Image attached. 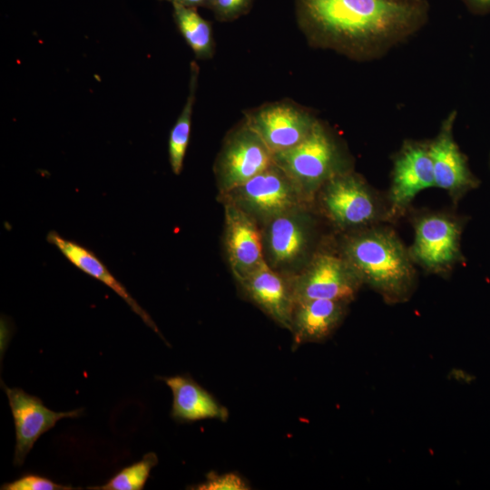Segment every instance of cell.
Returning <instances> with one entry per match:
<instances>
[{"label":"cell","instance_id":"3","mask_svg":"<svg viewBox=\"0 0 490 490\" xmlns=\"http://www.w3.org/2000/svg\"><path fill=\"white\" fill-rule=\"evenodd\" d=\"M273 160L307 201L331 178L350 171L338 142L319 120L302 142L274 153Z\"/></svg>","mask_w":490,"mask_h":490},{"label":"cell","instance_id":"1","mask_svg":"<svg viewBox=\"0 0 490 490\" xmlns=\"http://www.w3.org/2000/svg\"><path fill=\"white\" fill-rule=\"evenodd\" d=\"M299 27L312 47L368 60L419 30L426 0H294Z\"/></svg>","mask_w":490,"mask_h":490},{"label":"cell","instance_id":"25","mask_svg":"<svg viewBox=\"0 0 490 490\" xmlns=\"http://www.w3.org/2000/svg\"><path fill=\"white\" fill-rule=\"evenodd\" d=\"M171 3L172 5H180L186 7L198 8L205 7L211 9L212 0H161Z\"/></svg>","mask_w":490,"mask_h":490},{"label":"cell","instance_id":"14","mask_svg":"<svg viewBox=\"0 0 490 490\" xmlns=\"http://www.w3.org/2000/svg\"><path fill=\"white\" fill-rule=\"evenodd\" d=\"M456 115V112L450 113L444 120L436 137L428 142L436 187L446 191L455 201L477 185L466 157L454 140L453 125Z\"/></svg>","mask_w":490,"mask_h":490},{"label":"cell","instance_id":"5","mask_svg":"<svg viewBox=\"0 0 490 490\" xmlns=\"http://www.w3.org/2000/svg\"><path fill=\"white\" fill-rule=\"evenodd\" d=\"M220 197L223 201L244 211L258 223H264L308 202L288 175L274 162Z\"/></svg>","mask_w":490,"mask_h":490},{"label":"cell","instance_id":"20","mask_svg":"<svg viewBox=\"0 0 490 490\" xmlns=\"http://www.w3.org/2000/svg\"><path fill=\"white\" fill-rule=\"evenodd\" d=\"M189 94L186 103L172 126L168 142L169 162L172 171L179 175L183 167V161L188 148L191 133V117L195 103L200 68L192 61L190 68Z\"/></svg>","mask_w":490,"mask_h":490},{"label":"cell","instance_id":"16","mask_svg":"<svg viewBox=\"0 0 490 490\" xmlns=\"http://www.w3.org/2000/svg\"><path fill=\"white\" fill-rule=\"evenodd\" d=\"M348 304L324 299L295 303L290 328L294 345L322 342L328 338L343 321Z\"/></svg>","mask_w":490,"mask_h":490},{"label":"cell","instance_id":"19","mask_svg":"<svg viewBox=\"0 0 490 490\" xmlns=\"http://www.w3.org/2000/svg\"><path fill=\"white\" fill-rule=\"evenodd\" d=\"M172 14L180 34L196 58L211 59L215 53L211 24L197 12V8L172 5Z\"/></svg>","mask_w":490,"mask_h":490},{"label":"cell","instance_id":"12","mask_svg":"<svg viewBox=\"0 0 490 490\" xmlns=\"http://www.w3.org/2000/svg\"><path fill=\"white\" fill-rule=\"evenodd\" d=\"M434 186L428 142H406L394 161L388 195L389 217L403 212L418 192Z\"/></svg>","mask_w":490,"mask_h":490},{"label":"cell","instance_id":"13","mask_svg":"<svg viewBox=\"0 0 490 490\" xmlns=\"http://www.w3.org/2000/svg\"><path fill=\"white\" fill-rule=\"evenodd\" d=\"M224 203V244L230 269L240 279L265 261L258 222L236 205Z\"/></svg>","mask_w":490,"mask_h":490},{"label":"cell","instance_id":"24","mask_svg":"<svg viewBox=\"0 0 490 490\" xmlns=\"http://www.w3.org/2000/svg\"><path fill=\"white\" fill-rule=\"evenodd\" d=\"M2 490H71L70 485H64L53 482L47 477L37 475H24L18 479L5 483L1 486Z\"/></svg>","mask_w":490,"mask_h":490},{"label":"cell","instance_id":"9","mask_svg":"<svg viewBox=\"0 0 490 490\" xmlns=\"http://www.w3.org/2000/svg\"><path fill=\"white\" fill-rule=\"evenodd\" d=\"M415 238L408 250L414 263L435 274H446L462 259L461 225L444 213H426L414 221Z\"/></svg>","mask_w":490,"mask_h":490},{"label":"cell","instance_id":"2","mask_svg":"<svg viewBox=\"0 0 490 490\" xmlns=\"http://www.w3.org/2000/svg\"><path fill=\"white\" fill-rule=\"evenodd\" d=\"M341 254L363 284L387 303H403L413 295L416 285L414 262L393 230L375 225L357 230L344 238Z\"/></svg>","mask_w":490,"mask_h":490},{"label":"cell","instance_id":"18","mask_svg":"<svg viewBox=\"0 0 490 490\" xmlns=\"http://www.w3.org/2000/svg\"><path fill=\"white\" fill-rule=\"evenodd\" d=\"M172 392L171 416L177 422L227 420L229 412L211 394L187 376L162 377Z\"/></svg>","mask_w":490,"mask_h":490},{"label":"cell","instance_id":"22","mask_svg":"<svg viewBox=\"0 0 490 490\" xmlns=\"http://www.w3.org/2000/svg\"><path fill=\"white\" fill-rule=\"evenodd\" d=\"M254 0H212L211 10L220 22H231L247 15Z\"/></svg>","mask_w":490,"mask_h":490},{"label":"cell","instance_id":"7","mask_svg":"<svg viewBox=\"0 0 490 490\" xmlns=\"http://www.w3.org/2000/svg\"><path fill=\"white\" fill-rule=\"evenodd\" d=\"M289 282L295 303L317 299L350 303L363 284L341 253L329 252L314 254Z\"/></svg>","mask_w":490,"mask_h":490},{"label":"cell","instance_id":"23","mask_svg":"<svg viewBox=\"0 0 490 490\" xmlns=\"http://www.w3.org/2000/svg\"><path fill=\"white\" fill-rule=\"evenodd\" d=\"M198 490H247L249 485L235 473L216 474L209 473L206 480L191 487Z\"/></svg>","mask_w":490,"mask_h":490},{"label":"cell","instance_id":"4","mask_svg":"<svg viewBox=\"0 0 490 490\" xmlns=\"http://www.w3.org/2000/svg\"><path fill=\"white\" fill-rule=\"evenodd\" d=\"M318 192L324 214L339 229L357 230L389 217L378 195L351 171L331 178Z\"/></svg>","mask_w":490,"mask_h":490},{"label":"cell","instance_id":"6","mask_svg":"<svg viewBox=\"0 0 490 490\" xmlns=\"http://www.w3.org/2000/svg\"><path fill=\"white\" fill-rule=\"evenodd\" d=\"M274 162L273 152L243 119L226 135L213 165L220 196Z\"/></svg>","mask_w":490,"mask_h":490},{"label":"cell","instance_id":"21","mask_svg":"<svg viewBox=\"0 0 490 490\" xmlns=\"http://www.w3.org/2000/svg\"><path fill=\"white\" fill-rule=\"evenodd\" d=\"M158 457L150 452L140 461L124 467L103 485L88 487L93 490H142L150 472L157 465Z\"/></svg>","mask_w":490,"mask_h":490},{"label":"cell","instance_id":"26","mask_svg":"<svg viewBox=\"0 0 490 490\" xmlns=\"http://www.w3.org/2000/svg\"><path fill=\"white\" fill-rule=\"evenodd\" d=\"M475 13L483 14L490 11V0H462Z\"/></svg>","mask_w":490,"mask_h":490},{"label":"cell","instance_id":"10","mask_svg":"<svg viewBox=\"0 0 490 490\" xmlns=\"http://www.w3.org/2000/svg\"><path fill=\"white\" fill-rule=\"evenodd\" d=\"M244 120L273 154L302 142L318 122L309 109L288 99L250 109Z\"/></svg>","mask_w":490,"mask_h":490},{"label":"cell","instance_id":"11","mask_svg":"<svg viewBox=\"0 0 490 490\" xmlns=\"http://www.w3.org/2000/svg\"><path fill=\"white\" fill-rule=\"evenodd\" d=\"M12 411L16 444L14 465L22 466L36 440L65 417H77L83 408L55 412L47 408L42 400L19 387H3Z\"/></svg>","mask_w":490,"mask_h":490},{"label":"cell","instance_id":"8","mask_svg":"<svg viewBox=\"0 0 490 490\" xmlns=\"http://www.w3.org/2000/svg\"><path fill=\"white\" fill-rule=\"evenodd\" d=\"M265 261L273 270H289L307 264L315 225L304 206L293 209L262 223Z\"/></svg>","mask_w":490,"mask_h":490},{"label":"cell","instance_id":"17","mask_svg":"<svg viewBox=\"0 0 490 490\" xmlns=\"http://www.w3.org/2000/svg\"><path fill=\"white\" fill-rule=\"evenodd\" d=\"M46 240L55 246L76 268L113 289L149 328L161 335L149 314L139 305L128 292L127 289L109 271L107 267L92 250L74 240L62 237L55 230H51L47 233Z\"/></svg>","mask_w":490,"mask_h":490},{"label":"cell","instance_id":"15","mask_svg":"<svg viewBox=\"0 0 490 490\" xmlns=\"http://www.w3.org/2000/svg\"><path fill=\"white\" fill-rule=\"evenodd\" d=\"M237 281L246 298L290 331L295 301L289 279L264 262Z\"/></svg>","mask_w":490,"mask_h":490}]
</instances>
